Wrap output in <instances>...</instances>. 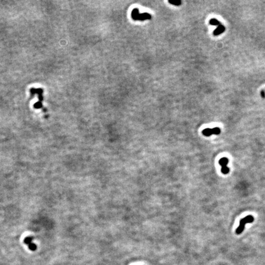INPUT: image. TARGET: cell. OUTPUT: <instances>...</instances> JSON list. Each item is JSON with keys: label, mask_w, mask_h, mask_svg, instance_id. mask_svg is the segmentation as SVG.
Listing matches in <instances>:
<instances>
[{"label": "cell", "mask_w": 265, "mask_h": 265, "mask_svg": "<svg viewBox=\"0 0 265 265\" xmlns=\"http://www.w3.org/2000/svg\"><path fill=\"white\" fill-rule=\"evenodd\" d=\"M131 17L134 21H144V20H149L152 18V16L148 13L140 14L138 8H134L131 12Z\"/></svg>", "instance_id": "obj_1"}, {"label": "cell", "mask_w": 265, "mask_h": 265, "mask_svg": "<svg viewBox=\"0 0 265 265\" xmlns=\"http://www.w3.org/2000/svg\"><path fill=\"white\" fill-rule=\"evenodd\" d=\"M254 217H253L252 215H247L245 218L240 220V223H239V226L238 227V228L236 229V233L237 235L241 234L242 233V231L244 230L245 225H246L247 223H252L253 222H254Z\"/></svg>", "instance_id": "obj_2"}, {"label": "cell", "mask_w": 265, "mask_h": 265, "mask_svg": "<svg viewBox=\"0 0 265 265\" xmlns=\"http://www.w3.org/2000/svg\"><path fill=\"white\" fill-rule=\"evenodd\" d=\"M221 130L219 127H215L214 128H206L203 130L202 133L205 136H210L212 134L219 135L220 134Z\"/></svg>", "instance_id": "obj_3"}, {"label": "cell", "mask_w": 265, "mask_h": 265, "mask_svg": "<svg viewBox=\"0 0 265 265\" xmlns=\"http://www.w3.org/2000/svg\"><path fill=\"white\" fill-rule=\"evenodd\" d=\"M24 242L28 246L29 248L31 251H34L36 250V248H37L36 245L32 242L31 237H27V238H26L25 239H24Z\"/></svg>", "instance_id": "obj_4"}, {"label": "cell", "mask_w": 265, "mask_h": 265, "mask_svg": "<svg viewBox=\"0 0 265 265\" xmlns=\"http://www.w3.org/2000/svg\"><path fill=\"white\" fill-rule=\"evenodd\" d=\"M225 31V27L222 24H220L219 26L217 27V28L214 30V36H218L220 34L223 33V32Z\"/></svg>", "instance_id": "obj_5"}, {"label": "cell", "mask_w": 265, "mask_h": 265, "mask_svg": "<svg viewBox=\"0 0 265 265\" xmlns=\"http://www.w3.org/2000/svg\"><path fill=\"white\" fill-rule=\"evenodd\" d=\"M219 163L222 167L227 166V164L228 163V159L226 157H223L219 160Z\"/></svg>", "instance_id": "obj_6"}, {"label": "cell", "mask_w": 265, "mask_h": 265, "mask_svg": "<svg viewBox=\"0 0 265 265\" xmlns=\"http://www.w3.org/2000/svg\"><path fill=\"white\" fill-rule=\"evenodd\" d=\"M209 23L211 24V25H214V26H219L220 24H222L218 20H217L216 19H212L210 20V21H209Z\"/></svg>", "instance_id": "obj_7"}, {"label": "cell", "mask_w": 265, "mask_h": 265, "mask_svg": "<svg viewBox=\"0 0 265 265\" xmlns=\"http://www.w3.org/2000/svg\"><path fill=\"white\" fill-rule=\"evenodd\" d=\"M229 171H230V169L227 167V166H224L222 167V172L224 174H228Z\"/></svg>", "instance_id": "obj_8"}, {"label": "cell", "mask_w": 265, "mask_h": 265, "mask_svg": "<svg viewBox=\"0 0 265 265\" xmlns=\"http://www.w3.org/2000/svg\"><path fill=\"white\" fill-rule=\"evenodd\" d=\"M169 3L170 4H171V5H175V6H179L181 5V1H169Z\"/></svg>", "instance_id": "obj_9"}, {"label": "cell", "mask_w": 265, "mask_h": 265, "mask_svg": "<svg viewBox=\"0 0 265 265\" xmlns=\"http://www.w3.org/2000/svg\"><path fill=\"white\" fill-rule=\"evenodd\" d=\"M261 95H262V96L263 98H265V93H264V91L263 90L262 91V93H261Z\"/></svg>", "instance_id": "obj_10"}]
</instances>
